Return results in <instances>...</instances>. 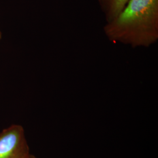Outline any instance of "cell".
I'll use <instances>...</instances> for the list:
<instances>
[{"label": "cell", "mask_w": 158, "mask_h": 158, "mask_svg": "<svg viewBox=\"0 0 158 158\" xmlns=\"http://www.w3.org/2000/svg\"><path fill=\"white\" fill-rule=\"evenodd\" d=\"M104 31L113 42L133 48L152 45L158 39V0H129Z\"/></svg>", "instance_id": "1"}, {"label": "cell", "mask_w": 158, "mask_h": 158, "mask_svg": "<svg viewBox=\"0 0 158 158\" xmlns=\"http://www.w3.org/2000/svg\"><path fill=\"white\" fill-rule=\"evenodd\" d=\"M29 154L25 131L20 125H12L0 133V158H25Z\"/></svg>", "instance_id": "2"}, {"label": "cell", "mask_w": 158, "mask_h": 158, "mask_svg": "<svg viewBox=\"0 0 158 158\" xmlns=\"http://www.w3.org/2000/svg\"><path fill=\"white\" fill-rule=\"evenodd\" d=\"M129 0H103V4L106 12L107 23L117 17L124 9Z\"/></svg>", "instance_id": "3"}, {"label": "cell", "mask_w": 158, "mask_h": 158, "mask_svg": "<svg viewBox=\"0 0 158 158\" xmlns=\"http://www.w3.org/2000/svg\"><path fill=\"white\" fill-rule=\"evenodd\" d=\"M25 158H36L35 156H34L33 155H31V154H29Z\"/></svg>", "instance_id": "4"}, {"label": "cell", "mask_w": 158, "mask_h": 158, "mask_svg": "<svg viewBox=\"0 0 158 158\" xmlns=\"http://www.w3.org/2000/svg\"><path fill=\"white\" fill-rule=\"evenodd\" d=\"M1 32H0V39H1Z\"/></svg>", "instance_id": "5"}]
</instances>
